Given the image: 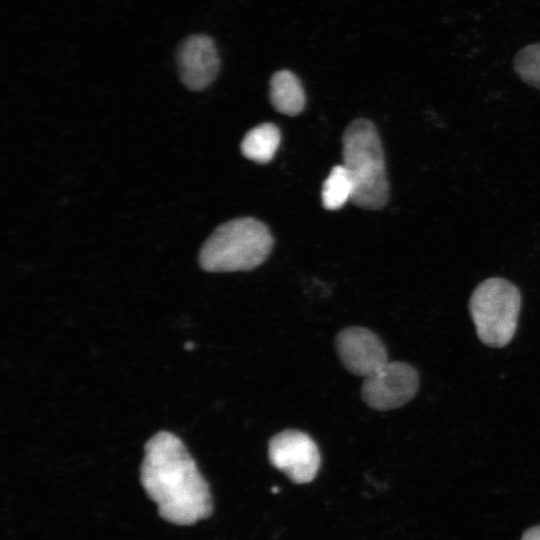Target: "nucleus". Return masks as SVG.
Returning a JSON list of instances; mask_svg holds the SVG:
<instances>
[{
	"mask_svg": "<svg viewBox=\"0 0 540 540\" xmlns=\"http://www.w3.org/2000/svg\"><path fill=\"white\" fill-rule=\"evenodd\" d=\"M353 184L352 202L378 210L389 200L384 153L374 124L356 119L343 134V164Z\"/></svg>",
	"mask_w": 540,
	"mask_h": 540,
	"instance_id": "nucleus-2",
	"label": "nucleus"
},
{
	"mask_svg": "<svg viewBox=\"0 0 540 540\" xmlns=\"http://www.w3.org/2000/svg\"><path fill=\"white\" fill-rule=\"evenodd\" d=\"M514 68L525 83L540 89V43L521 49L514 59Z\"/></svg>",
	"mask_w": 540,
	"mask_h": 540,
	"instance_id": "nucleus-12",
	"label": "nucleus"
},
{
	"mask_svg": "<svg viewBox=\"0 0 540 540\" xmlns=\"http://www.w3.org/2000/svg\"><path fill=\"white\" fill-rule=\"evenodd\" d=\"M353 184L343 165L332 168L323 183L322 204L327 210L340 209L348 200H352Z\"/></svg>",
	"mask_w": 540,
	"mask_h": 540,
	"instance_id": "nucleus-11",
	"label": "nucleus"
},
{
	"mask_svg": "<svg viewBox=\"0 0 540 540\" xmlns=\"http://www.w3.org/2000/svg\"><path fill=\"white\" fill-rule=\"evenodd\" d=\"M522 297L519 288L501 277L485 279L469 299V312L478 339L486 346H507L517 331Z\"/></svg>",
	"mask_w": 540,
	"mask_h": 540,
	"instance_id": "nucleus-4",
	"label": "nucleus"
},
{
	"mask_svg": "<svg viewBox=\"0 0 540 540\" xmlns=\"http://www.w3.org/2000/svg\"><path fill=\"white\" fill-rule=\"evenodd\" d=\"M269 97L275 110L285 115H298L305 107L306 97L301 81L289 70L273 74Z\"/></svg>",
	"mask_w": 540,
	"mask_h": 540,
	"instance_id": "nucleus-9",
	"label": "nucleus"
},
{
	"mask_svg": "<svg viewBox=\"0 0 540 540\" xmlns=\"http://www.w3.org/2000/svg\"><path fill=\"white\" fill-rule=\"evenodd\" d=\"M140 480L167 522L192 525L212 513L206 480L182 441L171 432H158L145 444Z\"/></svg>",
	"mask_w": 540,
	"mask_h": 540,
	"instance_id": "nucleus-1",
	"label": "nucleus"
},
{
	"mask_svg": "<svg viewBox=\"0 0 540 540\" xmlns=\"http://www.w3.org/2000/svg\"><path fill=\"white\" fill-rule=\"evenodd\" d=\"M271 464L297 484L311 482L318 473L321 457L314 440L305 432L287 429L271 438Z\"/></svg>",
	"mask_w": 540,
	"mask_h": 540,
	"instance_id": "nucleus-6",
	"label": "nucleus"
},
{
	"mask_svg": "<svg viewBox=\"0 0 540 540\" xmlns=\"http://www.w3.org/2000/svg\"><path fill=\"white\" fill-rule=\"evenodd\" d=\"M281 141L278 127L272 123H262L249 130L241 142L242 154L259 164L272 160Z\"/></svg>",
	"mask_w": 540,
	"mask_h": 540,
	"instance_id": "nucleus-10",
	"label": "nucleus"
},
{
	"mask_svg": "<svg viewBox=\"0 0 540 540\" xmlns=\"http://www.w3.org/2000/svg\"><path fill=\"white\" fill-rule=\"evenodd\" d=\"M521 540H540V525L525 531Z\"/></svg>",
	"mask_w": 540,
	"mask_h": 540,
	"instance_id": "nucleus-13",
	"label": "nucleus"
},
{
	"mask_svg": "<svg viewBox=\"0 0 540 540\" xmlns=\"http://www.w3.org/2000/svg\"><path fill=\"white\" fill-rule=\"evenodd\" d=\"M273 237L257 219L242 217L217 227L203 244L199 263L208 272L252 270L271 252Z\"/></svg>",
	"mask_w": 540,
	"mask_h": 540,
	"instance_id": "nucleus-3",
	"label": "nucleus"
},
{
	"mask_svg": "<svg viewBox=\"0 0 540 540\" xmlns=\"http://www.w3.org/2000/svg\"><path fill=\"white\" fill-rule=\"evenodd\" d=\"M418 388V372L412 365L388 361L381 369L365 377L361 397L370 408L388 411L412 400Z\"/></svg>",
	"mask_w": 540,
	"mask_h": 540,
	"instance_id": "nucleus-5",
	"label": "nucleus"
},
{
	"mask_svg": "<svg viewBox=\"0 0 540 540\" xmlns=\"http://www.w3.org/2000/svg\"><path fill=\"white\" fill-rule=\"evenodd\" d=\"M337 354L343 366L356 376L368 377L388 362L382 340L364 327H348L335 339Z\"/></svg>",
	"mask_w": 540,
	"mask_h": 540,
	"instance_id": "nucleus-7",
	"label": "nucleus"
},
{
	"mask_svg": "<svg viewBox=\"0 0 540 540\" xmlns=\"http://www.w3.org/2000/svg\"><path fill=\"white\" fill-rule=\"evenodd\" d=\"M177 64L183 83L198 91L216 78L220 59L213 40L205 35H193L184 40L177 52Z\"/></svg>",
	"mask_w": 540,
	"mask_h": 540,
	"instance_id": "nucleus-8",
	"label": "nucleus"
}]
</instances>
